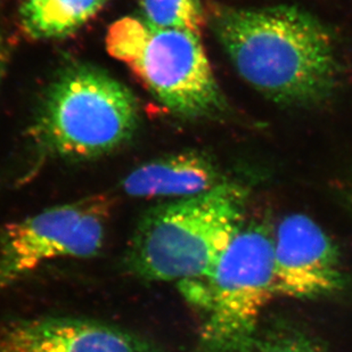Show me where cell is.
Listing matches in <instances>:
<instances>
[{
  "mask_svg": "<svg viewBox=\"0 0 352 352\" xmlns=\"http://www.w3.org/2000/svg\"><path fill=\"white\" fill-rule=\"evenodd\" d=\"M210 25L248 85L286 107H314L336 90L340 64L329 28L291 5H216Z\"/></svg>",
  "mask_w": 352,
  "mask_h": 352,
  "instance_id": "obj_1",
  "label": "cell"
},
{
  "mask_svg": "<svg viewBox=\"0 0 352 352\" xmlns=\"http://www.w3.org/2000/svg\"><path fill=\"white\" fill-rule=\"evenodd\" d=\"M249 190L237 182L148 210L124 265L146 282H187L208 275L245 225Z\"/></svg>",
  "mask_w": 352,
  "mask_h": 352,
  "instance_id": "obj_2",
  "label": "cell"
},
{
  "mask_svg": "<svg viewBox=\"0 0 352 352\" xmlns=\"http://www.w3.org/2000/svg\"><path fill=\"white\" fill-rule=\"evenodd\" d=\"M202 315L203 352L251 351L263 310L274 296V232L260 221L245 223L208 275L178 283Z\"/></svg>",
  "mask_w": 352,
  "mask_h": 352,
  "instance_id": "obj_3",
  "label": "cell"
},
{
  "mask_svg": "<svg viewBox=\"0 0 352 352\" xmlns=\"http://www.w3.org/2000/svg\"><path fill=\"white\" fill-rule=\"evenodd\" d=\"M138 123L136 98L123 83L98 67L77 64L47 89L32 135L54 157L89 160L128 143Z\"/></svg>",
  "mask_w": 352,
  "mask_h": 352,
  "instance_id": "obj_4",
  "label": "cell"
},
{
  "mask_svg": "<svg viewBox=\"0 0 352 352\" xmlns=\"http://www.w3.org/2000/svg\"><path fill=\"white\" fill-rule=\"evenodd\" d=\"M105 45L173 113L201 119L219 117L228 109L195 32L159 29L126 16L109 28Z\"/></svg>",
  "mask_w": 352,
  "mask_h": 352,
  "instance_id": "obj_5",
  "label": "cell"
},
{
  "mask_svg": "<svg viewBox=\"0 0 352 352\" xmlns=\"http://www.w3.org/2000/svg\"><path fill=\"white\" fill-rule=\"evenodd\" d=\"M113 199L105 194L43 210L0 235V289L56 259H89L103 248Z\"/></svg>",
  "mask_w": 352,
  "mask_h": 352,
  "instance_id": "obj_6",
  "label": "cell"
},
{
  "mask_svg": "<svg viewBox=\"0 0 352 352\" xmlns=\"http://www.w3.org/2000/svg\"><path fill=\"white\" fill-rule=\"evenodd\" d=\"M276 296L311 300L343 289L339 251L315 220L292 213L274 232Z\"/></svg>",
  "mask_w": 352,
  "mask_h": 352,
  "instance_id": "obj_7",
  "label": "cell"
},
{
  "mask_svg": "<svg viewBox=\"0 0 352 352\" xmlns=\"http://www.w3.org/2000/svg\"><path fill=\"white\" fill-rule=\"evenodd\" d=\"M0 352H163L153 341L91 319L43 317L0 326Z\"/></svg>",
  "mask_w": 352,
  "mask_h": 352,
  "instance_id": "obj_8",
  "label": "cell"
},
{
  "mask_svg": "<svg viewBox=\"0 0 352 352\" xmlns=\"http://www.w3.org/2000/svg\"><path fill=\"white\" fill-rule=\"evenodd\" d=\"M223 182L206 154L184 151L137 166L122 180V190L131 197L179 199L206 193Z\"/></svg>",
  "mask_w": 352,
  "mask_h": 352,
  "instance_id": "obj_9",
  "label": "cell"
},
{
  "mask_svg": "<svg viewBox=\"0 0 352 352\" xmlns=\"http://www.w3.org/2000/svg\"><path fill=\"white\" fill-rule=\"evenodd\" d=\"M109 0H22L20 24L34 40L62 39L96 16Z\"/></svg>",
  "mask_w": 352,
  "mask_h": 352,
  "instance_id": "obj_10",
  "label": "cell"
},
{
  "mask_svg": "<svg viewBox=\"0 0 352 352\" xmlns=\"http://www.w3.org/2000/svg\"><path fill=\"white\" fill-rule=\"evenodd\" d=\"M143 20L159 29H179L199 34L206 23L202 0H140Z\"/></svg>",
  "mask_w": 352,
  "mask_h": 352,
  "instance_id": "obj_11",
  "label": "cell"
},
{
  "mask_svg": "<svg viewBox=\"0 0 352 352\" xmlns=\"http://www.w3.org/2000/svg\"><path fill=\"white\" fill-rule=\"evenodd\" d=\"M251 352H322L307 336L294 331H278L256 340Z\"/></svg>",
  "mask_w": 352,
  "mask_h": 352,
  "instance_id": "obj_12",
  "label": "cell"
},
{
  "mask_svg": "<svg viewBox=\"0 0 352 352\" xmlns=\"http://www.w3.org/2000/svg\"><path fill=\"white\" fill-rule=\"evenodd\" d=\"M340 196L342 199L343 202L346 204V209L349 210L352 213V180L346 182L341 190H340Z\"/></svg>",
  "mask_w": 352,
  "mask_h": 352,
  "instance_id": "obj_13",
  "label": "cell"
},
{
  "mask_svg": "<svg viewBox=\"0 0 352 352\" xmlns=\"http://www.w3.org/2000/svg\"><path fill=\"white\" fill-rule=\"evenodd\" d=\"M7 63V47L3 36L0 34V83L3 80L5 69H6Z\"/></svg>",
  "mask_w": 352,
  "mask_h": 352,
  "instance_id": "obj_14",
  "label": "cell"
}]
</instances>
